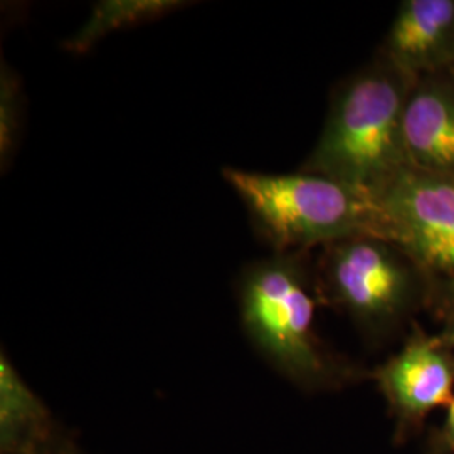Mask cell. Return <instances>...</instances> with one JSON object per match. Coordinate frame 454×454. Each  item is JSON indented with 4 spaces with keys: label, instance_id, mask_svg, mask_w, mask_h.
<instances>
[{
    "label": "cell",
    "instance_id": "1",
    "mask_svg": "<svg viewBox=\"0 0 454 454\" xmlns=\"http://www.w3.org/2000/svg\"><path fill=\"white\" fill-rule=\"evenodd\" d=\"M317 294L305 253H273L247 264L238 279L244 335L275 372L309 392L340 389L362 377L320 339Z\"/></svg>",
    "mask_w": 454,
    "mask_h": 454
},
{
    "label": "cell",
    "instance_id": "2",
    "mask_svg": "<svg viewBox=\"0 0 454 454\" xmlns=\"http://www.w3.org/2000/svg\"><path fill=\"white\" fill-rule=\"evenodd\" d=\"M412 84L386 58L341 82L303 172L373 200L409 167L403 114Z\"/></svg>",
    "mask_w": 454,
    "mask_h": 454
},
{
    "label": "cell",
    "instance_id": "3",
    "mask_svg": "<svg viewBox=\"0 0 454 454\" xmlns=\"http://www.w3.org/2000/svg\"><path fill=\"white\" fill-rule=\"evenodd\" d=\"M223 177L243 200L251 223L273 253H305L354 236L386 239L372 200L309 172L264 174L232 167ZM387 241V239H386Z\"/></svg>",
    "mask_w": 454,
    "mask_h": 454
},
{
    "label": "cell",
    "instance_id": "4",
    "mask_svg": "<svg viewBox=\"0 0 454 454\" xmlns=\"http://www.w3.org/2000/svg\"><path fill=\"white\" fill-rule=\"evenodd\" d=\"M324 247L318 293L369 339L387 335L419 301L426 275L399 246L362 234Z\"/></svg>",
    "mask_w": 454,
    "mask_h": 454
},
{
    "label": "cell",
    "instance_id": "5",
    "mask_svg": "<svg viewBox=\"0 0 454 454\" xmlns=\"http://www.w3.org/2000/svg\"><path fill=\"white\" fill-rule=\"evenodd\" d=\"M386 239L426 276L454 281V179L404 168L372 200Z\"/></svg>",
    "mask_w": 454,
    "mask_h": 454
},
{
    "label": "cell",
    "instance_id": "6",
    "mask_svg": "<svg viewBox=\"0 0 454 454\" xmlns=\"http://www.w3.org/2000/svg\"><path fill=\"white\" fill-rule=\"evenodd\" d=\"M395 419V438L404 439L438 407L454 399L451 348L418 332L387 362L371 372Z\"/></svg>",
    "mask_w": 454,
    "mask_h": 454
},
{
    "label": "cell",
    "instance_id": "7",
    "mask_svg": "<svg viewBox=\"0 0 454 454\" xmlns=\"http://www.w3.org/2000/svg\"><path fill=\"white\" fill-rule=\"evenodd\" d=\"M384 58L411 82L454 65V0L401 2Z\"/></svg>",
    "mask_w": 454,
    "mask_h": 454
},
{
    "label": "cell",
    "instance_id": "8",
    "mask_svg": "<svg viewBox=\"0 0 454 454\" xmlns=\"http://www.w3.org/2000/svg\"><path fill=\"white\" fill-rule=\"evenodd\" d=\"M403 145L409 167L454 179V86L416 80L403 114Z\"/></svg>",
    "mask_w": 454,
    "mask_h": 454
},
{
    "label": "cell",
    "instance_id": "9",
    "mask_svg": "<svg viewBox=\"0 0 454 454\" xmlns=\"http://www.w3.org/2000/svg\"><path fill=\"white\" fill-rule=\"evenodd\" d=\"M73 438L2 348L0 454H54Z\"/></svg>",
    "mask_w": 454,
    "mask_h": 454
},
{
    "label": "cell",
    "instance_id": "10",
    "mask_svg": "<svg viewBox=\"0 0 454 454\" xmlns=\"http://www.w3.org/2000/svg\"><path fill=\"white\" fill-rule=\"evenodd\" d=\"M187 5L191 2L184 0H99L82 27L63 43V49L71 54H86L112 34L157 22Z\"/></svg>",
    "mask_w": 454,
    "mask_h": 454
},
{
    "label": "cell",
    "instance_id": "11",
    "mask_svg": "<svg viewBox=\"0 0 454 454\" xmlns=\"http://www.w3.org/2000/svg\"><path fill=\"white\" fill-rule=\"evenodd\" d=\"M26 98L22 80L2 61L0 67V167L5 172L16 157L24 129Z\"/></svg>",
    "mask_w": 454,
    "mask_h": 454
},
{
    "label": "cell",
    "instance_id": "12",
    "mask_svg": "<svg viewBox=\"0 0 454 454\" xmlns=\"http://www.w3.org/2000/svg\"><path fill=\"white\" fill-rule=\"evenodd\" d=\"M429 454H454V399L448 406L441 429L431 439Z\"/></svg>",
    "mask_w": 454,
    "mask_h": 454
},
{
    "label": "cell",
    "instance_id": "13",
    "mask_svg": "<svg viewBox=\"0 0 454 454\" xmlns=\"http://www.w3.org/2000/svg\"><path fill=\"white\" fill-rule=\"evenodd\" d=\"M438 337V340L441 343H444L448 348H453L454 347V313L450 317V320L446 322L444 325V328H442V332L436 335Z\"/></svg>",
    "mask_w": 454,
    "mask_h": 454
},
{
    "label": "cell",
    "instance_id": "14",
    "mask_svg": "<svg viewBox=\"0 0 454 454\" xmlns=\"http://www.w3.org/2000/svg\"><path fill=\"white\" fill-rule=\"evenodd\" d=\"M54 454H84L82 450H80V446H78V442H76V439L73 438L71 441H67L65 446H61L58 451Z\"/></svg>",
    "mask_w": 454,
    "mask_h": 454
}]
</instances>
